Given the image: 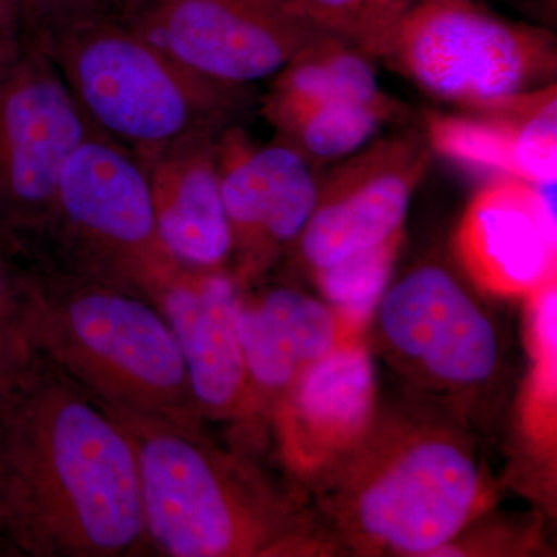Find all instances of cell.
Instances as JSON below:
<instances>
[{
    "label": "cell",
    "instance_id": "1",
    "mask_svg": "<svg viewBox=\"0 0 557 557\" xmlns=\"http://www.w3.org/2000/svg\"><path fill=\"white\" fill-rule=\"evenodd\" d=\"M0 494L16 555L149 552L129 435L39 347L0 384Z\"/></svg>",
    "mask_w": 557,
    "mask_h": 557
},
{
    "label": "cell",
    "instance_id": "2",
    "mask_svg": "<svg viewBox=\"0 0 557 557\" xmlns=\"http://www.w3.org/2000/svg\"><path fill=\"white\" fill-rule=\"evenodd\" d=\"M36 346L106 408L201 431L182 350L150 300L46 259L24 269Z\"/></svg>",
    "mask_w": 557,
    "mask_h": 557
},
{
    "label": "cell",
    "instance_id": "3",
    "mask_svg": "<svg viewBox=\"0 0 557 557\" xmlns=\"http://www.w3.org/2000/svg\"><path fill=\"white\" fill-rule=\"evenodd\" d=\"M32 36L95 131L135 156L220 132L249 102L248 87L194 72L108 10L47 22Z\"/></svg>",
    "mask_w": 557,
    "mask_h": 557
},
{
    "label": "cell",
    "instance_id": "4",
    "mask_svg": "<svg viewBox=\"0 0 557 557\" xmlns=\"http://www.w3.org/2000/svg\"><path fill=\"white\" fill-rule=\"evenodd\" d=\"M106 409L134 445L149 552L242 557L281 547L284 508L245 465L212 446L201 431Z\"/></svg>",
    "mask_w": 557,
    "mask_h": 557
},
{
    "label": "cell",
    "instance_id": "5",
    "mask_svg": "<svg viewBox=\"0 0 557 557\" xmlns=\"http://www.w3.org/2000/svg\"><path fill=\"white\" fill-rule=\"evenodd\" d=\"M359 449L327 505L355 545L392 555L435 556L478 509L482 472L463 440L406 429Z\"/></svg>",
    "mask_w": 557,
    "mask_h": 557
},
{
    "label": "cell",
    "instance_id": "6",
    "mask_svg": "<svg viewBox=\"0 0 557 557\" xmlns=\"http://www.w3.org/2000/svg\"><path fill=\"white\" fill-rule=\"evenodd\" d=\"M38 245L62 269L160 306L190 273L161 239L145 170L131 150L91 135L62 174Z\"/></svg>",
    "mask_w": 557,
    "mask_h": 557
},
{
    "label": "cell",
    "instance_id": "7",
    "mask_svg": "<svg viewBox=\"0 0 557 557\" xmlns=\"http://www.w3.org/2000/svg\"><path fill=\"white\" fill-rule=\"evenodd\" d=\"M384 61L429 97L475 108L556 83L557 40L475 0H416Z\"/></svg>",
    "mask_w": 557,
    "mask_h": 557
},
{
    "label": "cell",
    "instance_id": "8",
    "mask_svg": "<svg viewBox=\"0 0 557 557\" xmlns=\"http://www.w3.org/2000/svg\"><path fill=\"white\" fill-rule=\"evenodd\" d=\"M98 134L30 38L0 70V230L38 245L73 153Z\"/></svg>",
    "mask_w": 557,
    "mask_h": 557
},
{
    "label": "cell",
    "instance_id": "9",
    "mask_svg": "<svg viewBox=\"0 0 557 557\" xmlns=\"http://www.w3.org/2000/svg\"><path fill=\"white\" fill-rule=\"evenodd\" d=\"M129 21L186 67L236 87L273 78L333 35L295 0H148Z\"/></svg>",
    "mask_w": 557,
    "mask_h": 557
},
{
    "label": "cell",
    "instance_id": "10",
    "mask_svg": "<svg viewBox=\"0 0 557 557\" xmlns=\"http://www.w3.org/2000/svg\"><path fill=\"white\" fill-rule=\"evenodd\" d=\"M432 156L416 129L375 138L332 164L319 177L317 207L296 240L304 265L313 273L401 236Z\"/></svg>",
    "mask_w": 557,
    "mask_h": 557
},
{
    "label": "cell",
    "instance_id": "11",
    "mask_svg": "<svg viewBox=\"0 0 557 557\" xmlns=\"http://www.w3.org/2000/svg\"><path fill=\"white\" fill-rule=\"evenodd\" d=\"M215 159L231 231V276L263 273L296 244L317 207V168L273 139L256 141L237 123L215 137Z\"/></svg>",
    "mask_w": 557,
    "mask_h": 557
},
{
    "label": "cell",
    "instance_id": "12",
    "mask_svg": "<svg viewBox=\"0 0 557 557\" xmlns=\"http://www.w3.org/2000/svg\"><path fill=\"white\" fill-rule=\"evenodd\" d=\"M394 354L440 386L472 388L500 361L496 327L450 271L421 265L388 285L376 307Z\"/></svg>",
    "mask_w": 557,
    "mask_h": 557
},
{
    "label": "cell",
    "instance_id": "13",
    "mask_svg": "<svg viewBox=\"0 0 557 557\" xmlns=\"http://www.w3.org/2000/svg\"><path fill=\"white\" fill-rule=\"evenodd\" d=\"M421 131L432 153L465 170L530 183L557 180L556 83L460 112L428 113Z\"/></svg>",
    "mask_w": 557,
    "mask_h": 557
},
{
    "label": "cell",
    "instance_id": "14",
    "mask_svg": "<svg viewBox=\"0 0 557 557\" xmlns=\"http://www.w3.org/2000/svg\"><path fill=\"white\" fill-rule=\"evenodd\" d=\"M240 285L230 271H190L161 300L201 418L239 420L258 406L237 332Z\"/></svg>",
    "mask_w": 557,
    "mask_h": 557
},
{
    "label": "cell",
    "instance_id": "15",
    "mask_svg": "<svg viewBox=\"0 0 557 557\" xmlns=\"http://www.w3.org/2000/svg\"><path fill=\"white\" fill-rule=\"evenodd\" d=\"M457 247L469 273L487 288H542L555 273L556 218L534 183L490 178L469 201Z\"/></svg>",
    "mask_w": 557,
    "mask_h": 557
},
{
    "label": "cell",
    "instance_id": "16",
    "mask_svg": "<svg viewBox=\"0 0 557 557\" xmlns=\"http://www.w3.org/2000/svg\"><path fill=\"white\" fill-rule=\"evenodd\" d=\"M219 132L138 153L160 236L185 270L230 271L231 231L215 159Z\"/></svg>",
    "mask_w": 557,
    "mask_h": 557
},
{
    "label": "cell",
    "instance_id": "17",
    "mask_svg": "<svg viewBox=\"0 0 557 557\" xmlns=\"http://www.w3.org/2000/svg\"><path fill=\"white\" fill-rule=\"evenodd\" d=\"M237 332L256 399L288 391L307 366L339 346L336 311L299 289L240 300Z\"/></svg>",
    "mask_w": 557,
    "mask_h": 557
},
{
    "label": "cell",
    "instance_id": "18",
    "mask_svg": "<svg viewBox=\"0 0 557 557\" xmlns=\"http://www.w3.org/2000/svg\"><path fill=\"white\" fill-rule=\"evenodd\" d=\"M288 391L295 426L327 445L351 443L372 416L373 364L364 348L336 346L307 366Z\"/></svg>",
    "mask_w": 557,
    "mask_h": 557
},
{
    "label": "cell",
    "instance_id": "19",
    "mask_svg": "<svg viewBox=\"0 0 557 557\" xmlns=\"http://www.w3.org/2000/svg\"><path fill=\"white\" fill-rule=\"evenodd\" d=\"M376 62L339 36L318 40L271 78L262 115L329 102L375 100L384 95Z\"/></svg>",
    "mask_w": 557,
    "mask_h": 557
},
{
    "label": "cell",
    "instance_id": "20",
    "mask_svg": "<svg viewBox=\"0 0 557 557\" xmlns=\"http://www.w3.org/2000/svg\"><path fill=\"white\" fill-rule=\"evenodd\" d=\"M401 112V106L384 94L375 100L329 102L273 113L265 120L273 127L276 141L318 170L354 156Z\"/></svg>",
    "mask_w": 557,
    "mask_h": 557
},
{
    "label": "cell",
    "instance_id": "21",
    "mask_svg": "<svg viewBox=\"0 0 557 557\" xmlns=\"http://www.w3.org/2000/svg\"><path fill=\"white\" fill-rule=\"evenodd\" d=\"M399 240L401 236L313 271L325 302L351 322L372 317L391 285Z\"/></svg>",
    "mask_w": 557,
    "mask_h": 557
},
{
    "label": "cell",
    "instance_id": "22",
    "mask_svg": "<svg viewBox=\"0 0 557 557\" xmlns=\"http://www.w3.org/2000/svg\"><path fill=\"white\" fill-rule=\"evenodd\" d=\"M311 21L384 61L412 0H295Z\"/></svg>",
    "mask_w": 557,
    "mask_h": 557
},
{
    "label": "cell",
    "instance_id": "23",
    "mask_svg": "<svg viewBox=\"0 0 557 557\" xmlns=\"http://www.w3.org/2000/svg\"><path fill=\"white\" fill-rule=\"evenodd\" d=\"M36 348L25 270L0 248V384L16 375Z\"/></svg>",
    "mask_w": 557,
    "mask_h": 557
},
{
    "label": "cell",
    "instance_id": "24",
    "mask_svg": "<svg viewBox=\"0 0 557 557\" xmlns=\"http://www.w3.org/2000/svg\"><path fill=\"white\" fill-rule=\"evenodd\" d=\"M32 35V25L17 0H0V70L17 53Z\"/></svg>",
    "mask_w": 557,
    "mask_h": 557
},
{
    "label": "cell",
    "instance_id": "25",
    "mask_svg": "<svg viewBox=\"0 0 557 557\" xmlns=\"http://www.w3.org/2000/svg\"><path fill=\"white\" fill-rule=\"evenodd\" d=\"M32 25V32L47 22L83 13L90 0H17Z\"/></svg>",
    "mask_w": 557,
    "mask_h": 557
},
{
    "label": "cell",
    "instance_id": "26",
    "mask_svg": "<svg viewBox=\"0 0 557 557\" xmlns=\"http://www.w3.org/2000/svg\"><path fill=\"white\" fill-rule=\"evenodd\" d=\"M519 9L537 21V25L552 28L556 24L557 0H512Z\"/></svg>",
    "mask_w": 557,
    "mask_h": 557
},
{
    "label": "cell",
    "instance_id": "27",
    "mask_svg": "<svg viewBox=\"0 0 557 557\" xmlns=\"http://www.w3.org/2000/svg\"><path fill=\"white\" fill-rule=\"evenodd\" d=\"M0 549L7 548L5 527H3L2 494H0Z\"/></svg>",
    "mask_w": 557,
    "mask_h": 557
},
{
    "label": "cell",
    "instance_id": "28",
    "mask_svg": "<svg viewBox=\"0 0 557 557\" xmlns=\"http://www.w3.org/2000/svg\"><path fill=\"white\" fill-rule=\"evenodd\" d=\"M412 2H416V0H412Z\"/></svg>",
    "mask_w": 557,
    "mask_h": 557
}]
</instances>
